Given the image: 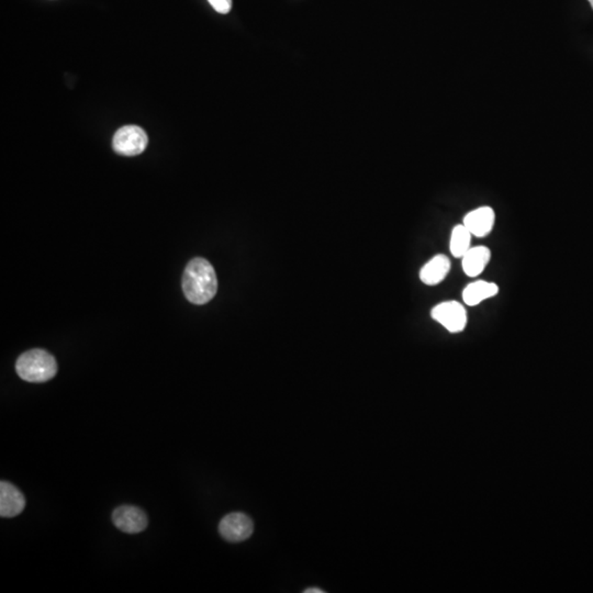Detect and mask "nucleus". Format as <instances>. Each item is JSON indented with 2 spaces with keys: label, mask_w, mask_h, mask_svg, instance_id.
Here are the masks:
<instances>
[{
  "label": "nucleus",
  "mask_w": 593,
  "mask_h": 593,
  "mask_svg": "<svg viewBox=\"0 0 593 593\" xmlns=\"http://www.w3.org/2000/svg\"><path fill=\"white\" fill-rule=\"evenodd\" d=\"M148 143V134L138 125H125L120 128L112 140L116 153L123 157L140 155L145 151Z\"/></svg>",
  "instance_id": "3"
},
{
  "label": "nucleus",
  "mask_w": 593,
  "mask_h": 593,
  "mask_svg": "<svg viewBox=\"0 0 593 593\" xmlns=\"http://www.w3.org/2000/svg\"><path fill=\"white\" fill-rule=\"evenodd\" d=\"M112 523L120 531L128 534L143 532L148 526V518L140 507L133 505H122L112 513Z\"/></svg>",
  "instance_id": "6"
},
{
  "label": "nucleus",
  "mask_w": 593,
  "mask_h": 593,
  "mask_svg": "<svg viewBox=\"0 0 593 593\" xmlns=\"http://www.w3.org/2000/svg\"><path fill=\"white\" fill-rule=\"evenodd\" d=\"M433 320L440 323L450 333H461L468 322L467 310L461 302L450 300L441 302L431 310Z\"/></svg>",
  "instance_id": "4"
},
{
  "label": "nucleus",
  "mask_w": 593,
  "mask_h": 593,
  "mask_svg": "<svg viewBox=\"0 0 593 593\" xmlns=\"http://www.w3.org/2000/svg\"><path fill=\"white\" fill-rule=\"evenodd\" d=\"M26 500L20 490L9 482L0 484V515L3 518H15L24 510Z\"/></svg>",
  "instance_id": "8"
},
{
  "label": "nucleus",
  "mask_w": 593,
  "mask_h": 593,
  "mask_svg": "<svg viewBox=\"0 0 593 593\" xmlns=\"http://www.w3.org/2000/svg\"><path fill=\"white\" fill-rule=\"evenodd\" d=\"M306 593H323L324 591L317 588H310L305 591Z\"/></svg>",
  "instance_id": "14"
},
{
  "label": "nucleus",
  "mask_w": 593,
  "mask_h": 593,
  "mask_svg": "<svg viewBox=\"0 0 593 593\" xmlns=\"http://www.w3.org/2000/svg\"><path fill=\"white\" fill-rule=\"evenodd\" d=\"M182 290L186 298L198 306L206 305L216 296L218 279L208 260L201 258L190 260L182 276Z\"/></svg>",
  "instance_id": "1"
},
{
  "label": "nucleus",
  "mask_w": 593,
  "mask_h": 593,
  "mask_svg": "<svg viewBox=\"0 0 593 593\" xmlns=\"http://www.w3.org/2000/svg\"><path fill=\"white\" fill-rule=\"evenodd\" d=\"M499 294V286L489 281L476 280L467 285L463 290V300L469 307H476L484 300Z\"/></svg>",
  "instance_id": "11"
},
{
  "label": "nucleus",
  "mask_w": 593,
  "mask_h": 593,
  "mask_svg": "<svg viewBox=\"0 0 593 593\" xmlns=\"http://www.w3.org/2000/svg\"><path fill=\"white\" fill-rule=\"evenodd\" d=\"M471 235L464 224H457L454 227L450 235V250L452 255L456 258H463L466 253L471 250Z\"/></svg>",
  "instance_id": "12"
},
{
  "label": "nucleus",
  "mask_w": 593,
  "mask_h": 593,
  "mask_svg": "<svg viewBox=\"0 0 593 593\" xmlns=\"http://www.w3.org/2000/svg\"><path fill=\"white\" fill-rule=\"evenodd\" d=\"M496 214L490 207H480L464 216L463 224L474 237H488L493 230Z\"/></svg>",
  "instance_id": "7"
},
{
  "label": "nucleus",
  "mask_w": 593,
  "mask_h": 593,
  "mask_svg": "<svg viewBox=\"0 0 593 593\" xmlns=\"http://www.w3.org/2000/svg\"><path fill=\"white\" fill-rule=\"evenodd\" d=\"M253 530L254 525L250 516L241 512L230 513L219 524V532L230 543H239L250 539Z\"/></svg>",
  "instance_id": "5"
},
{
  "label": "nucleus",
  "mask_w": 593,
  "mask_h": 593,
  "mask_svg": "<svg viewBox=\"0 0 593 593\" xmlns=\"http://www.w3.org/2000/svg\"><path fill=\"white\" fill-rule=\"evenodd\" d=\"M208 1L216 13L226 15L231 10L232 0H208Z\"/></svg>",
  "instance_id": "13"
},
{
  "label": "nucleus",
  "mask_w": 593,
  "mask_h": 593,
  "mask_svg": "<svg viewBox=\"0 0 593 593\" xmlns=\"http://www.w3.org/2000/svg\"><path fill=\"white\" fill-rule=\"evenodd\" d=\"M464 273L471 278L482 275L491 260V251L487 246L471 247L461 258Z\"/></svg>",
  "instance_id": "10"
},
{
  "label": "nucleus",
  "mask_w": 593,
  "mask_h": 593,
  "mask_svg": "<svg viewBox=\"0 0 593 593\" xmlns=\"http://www.w3.org/2000/svg\"><path fill=\"white\" fill-rule=\"evenodd\" d=\"M589 3H590L591 7H592L593 9V0H589Z\"/></svg>",
  "instance_id": "15"
},
{
  "label": "nucleus",
  "mask_w": 593,
  "mask_h": 593,
  "mask_svg": "<svg viewBox=\"0 0 593 593\" xmlns=\"http://www.w3.org/2000/svg\"><path fill=\"white\" fill-rule=\"evenodd\" d=\"M452 263L444 254H437L425 264L420 271V279L427 286H436L448 276Z\"/></svg>",
  "instance_id": "9"
},
{
  "label": "nucleus",
  "mask_w": 593,
  "mask_h": 593,
  "mask_svg": "<svg viewBox=\"0 0 593 593\" xmlns=\"http://www.w3.org/2000/svg\"><path fill=\"white\" fill-rule=\"evenodd\" d=\"M16 370L21 379L29 383H45L56 375L58 364L47 351L31 349L19 357Z\"/></svg>",
  "instance_id": "2"
}]
</instances>
